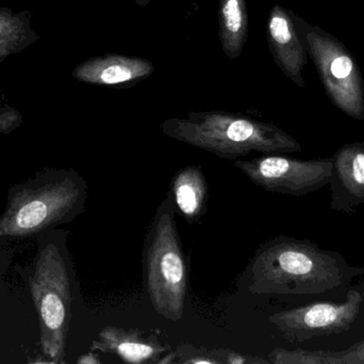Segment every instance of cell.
Wrapping results in <instances>:
<instances>
[{
  "label": "cell",
  "mask_w": 364,
  "mask_h": 364,
  "mask_svg": "<svg viewBox=\"0 0 364 364\" xmlns=\"http://www.w3.org/2000/svg\"><path fill=\"white\" fill-rule=\"evenodd\" d=\"M363 274L339 252L321 249L308 239L278 235L259 246L242 279L252 294L318 295Z\"/></svg>",
  "instance_id": "cell-1"
},
{
  "label": "cell",
  "mask_w": 364,
  "mask_h": 364,
  "mask_svg": "<svg viewBox=\"0 0 364 364\" xmlns=\"http://www.w3.org/2000/svg\"><path fill=\"white\" fill-rule=\"evenodd\" d=\"M166 136L225 160H235L252 152L287 154L301 150L299 141L272 123L228 111H190L159 125Z\"/></svg>",
  "instance_id": "cell-2"
},
{
  "label": "cell",
  "mask_w": 364,
  "mask_h": 364,
  "mask_svg": "<svg viewBox=\"0 0 364 364\" xmlns=\"http://www.w3.org/2000/svg\"><path fill=\"white\" fill-rule=\"evenodd\" d=\"M87 196V182L73 169L50 170L14 186L0 216V239L72 222L85 209Z\"/></svg>",
  "instance_id": "cell-3"
},
{
  "label": "cell",
  "mask_w": 364,
  "mask_h": 364,
  "mask_svg": "<svg viewBox=\"0 0 364 364\" xmlns=\"http://www.w3.org/2000/svg\"><path fill=\"white\" fill-rule=\"evenodd\" d=\"M174 203L168 194L156 212L143 250L144 282L154 310L170 322L184 314L188 267L177 230Z\"/></svg>",
  "instance_id": "cell-4"
},
{
  "label": "cell",
  "mask_w": 364,
  "mask_h": 364,
  "mask_svg": "<svg viewBox=\"0 0 364 364\" xmlns=\"http://www.w3.org/2000/svg\"><path fill=\"white\" fill-rule=\"evenodd\" d=\"M30 291L40 320L43 352L53 364L65 363L72 320V284L68 259L57 244L49 241L41 246Z\"/></svg>",
  "instance_id": "cell-5"
},
{
  "label": "cell",
  "mask_w": 364,
  "mask_h": 364,
  "mask_svg": "<svg viewBox=\"0 0 364 364\" xmlns=\"http://www.w3.org/2000/svg\"><path fill=\"white\" fill-rule=\"evenodd\" d=\"M292 16L331 102L348 117L363 120V78L350 51L322 28L310 25L293 12Z\"/></svg>",
  "instance_id": "cell-6"
},
{
  "label": "cell",
  "mask_w": 364,
  "mask_h": 364,
  "mask_svg": "<svg viewBox=\"0 0 364 364\" xmlns=\"http://www.w3.org/2000/svg\"><path fill=\"white\" fill-rule=\"evenodd\" d=\"M233 166L255 185L269 192L301 197L328 185L333 157L304 160L282 154H263L252 160H233Z\"/></svg>",
  "instance_id": "cell-7"
},
{
  "label": "cell",
  "mask_w": 364,
  "mask_h": 364,
  "mask_svg": "<svg viewBox=\"0 0 364 364\" xmlns=\"http://www.w3.org/2000/svg\"><path fill=\"white\" fill-rule=\"evenodd\" d=\"M363 296L350 290L344 303H314L272 314L269 322L290 343L339 335L352 328L360 313Z\"/></svg>",
  "instance_id": "cell-8"
},
{
  "label": "cell",
  "mask_w": 364,
  "mask_h": 364,
  "mask_svg": "<svg viewBox=\"0 0 364 364\" xmlns=\"http://www.w3.org/2000/svg\"><path fill=\"white\" fill-rule=\"evenodd\" d=\"M267 38L274 61L297 87L306 85L304 66L307 64V49L301 41L292 11L274 4L267 17Z\"/></svg>",
  "instance_id": "cell-9"
},
{
  "label": "cell",
  "mask_w": 364,
  "mask_h": 364,
  "mask_svg": "<svg viewBox=\"0 0 364 364\" xmlns=\"http://www.w3.org/2000/svg\"><path fill=\"white\" fill-rule=\"evenodd\" d=\"M155 70V66L144 58L105 53L78 64L73 76L87 85L126 89L149 78Z\"/></svg>",
  "instance_id": "cell-10"
},
{
  "label": "cell",
  "mask_w": 364,
  "mask_h": 364,
  "mask_svg": "<svg viewBox=\"0 0 364 364\" xmlns=\"http://www.w3.org/2000/svg\"><path fill=\"white\" fill-rule=\"evenodd\" d=\"M331 207L333 211H355L364 204V142L348 143L333 157Z\"/></svg>",
  "instance_id": "cell-11"
},
{
  "label": "cell",
  "mask_w": 364,
  "mask_h": 364,
  "mask_svg": "<svg viewBox=\"0 0 364 364\" xmlns=\"http://www.w3.org/2000/svg\"><path fill=\"white\" fill-rule=\"evenodd\" d=\"M91 348L134 364L157 363L171 350L170 345L162 343L153 333L117 326L105 327Z\"/></svg>",
  "instance_id": "cell-12"
},
{
  "label": "cell",
  "mask_w": 364,
  "mask_h": 364,
  "mask_svg": "<svg viewBox=\"0 0 364 364\" xmlns=\"http://www.w3.org/2000/svg\"><path fill=\"white\" fill-rule=\"evenodd\" d=\"M170 197L175 209L188 224L199 222L207 212L209 188L200 166H186L171 182Z\"/></svg>",
  "instance_id": "cell-13"
},
{
  "label": "cell",
  "mask_w": 364,
  "mask_h": 364,
  "mask_svg": "<svg viewBox=\"0 0 364 364\" xmlns=\"http://www.w3.org/2000/svg\"><path fill=\"white\" fill-rule=\"evenodd\" d=\"M248 10L246 0L218 1V38L223 53L235 60L243 53L248 38Z\"/></svg>",
  "instance_id": "cell-14"
},
{
  "label": "cell",
  "mask_w": 364,
  "mask_h": 364,
  "mask_svg": "<svg viewBox=\"0 0 364 364\" xmlns=\"http://www.w3.org/2000/svg\"><path fill=\"white\" fill-rule=\"evenodd\" d=\"M38 40L29 11L14 12L0 6V63Z\"/></svg>",
  "instance_id": "cell-15"
},
{
  "label": "cell",
  "mask_w": 364,
  "mask_h": 364,
  "mask_svg": "<svg viewBox=\"0 0 364 364\" xmlns=\"http://www.w3.org/2000/svg\"><path fill=\"white\" fill-rule=\"evenodd\" d=\"M228 350L220 348H194L179 346L173 354L161 357L158 364H222L226 363Z\"/></svg>",
  "instance_id": "cell-16"
},
{
  "label": "cell",
  "mask_w": 364,
  "mask_h": 364,
  "mask_svg": "<svg viewBox=\"0 0 364 364\" xmlns=\"http://www.w3.org/2000/svg\"><path fill=\"white\" fill-rule=\"evenodd\" d=\"M267 360L275 364H341L338 352L275 348L269 353Z\"/></svg>",
  "instance_id": "cell-17"
},
{
  "label": "cell",
  "mask_w": 364,
  "mask_h": 364,
  "mask_svg": "<svg viewBox=\"0 0 364 364\" xmlns=\"http://www.w3.org/2000/svg\"><path fill=\"white\" fill-rule=\"evenodd\" d=\"M338 355L341 364H364V340L343 352H338Z\"/></svg>",
  "instance_id": "cell-18"
},
{
  "label": "cell",
  "mask_w": 364,
  "mask_h": 364,
  "mask_svg": "<svg viewBox=\"0 0 364 364\" xmlns=\"http://www.w3.org/2000/svg\"><path fill=\"white\" fill-rule=\"evenodd\" d=\"M21 118L17 111L10 107L0 110V132H9L21 124Z\"/></svg>",
  "instance_id": "cell-19"
},
{
  "label": "cell",
  "mask_w": 364,
  "mask_h": 364,
  "mask_svg": "<svg viewBox=\"0 0 364 364\" xmlns=\"http://www.w3.org/2000/svg\"><path fill=\"white\" fill-rule=\"evenodd\" d=\"M77 363L78 364H100L102 363V360H100V356L97 354H94V353L90 352L87 354L82 355V356L79 357L78 360H77Z\"/></svg>",
  "instance_id": "cell-20"
},
{
  "label": "cell",
  "mask_w": 364,
  "mask_h": 364,
  "mask_svg": "<svg viewBox=\"0 0 364 364\" xmlns=\"http://www.w3.org/2000/svg\"><path fill=\"white\" fill-rule=\"evenodd\" d=\"M134 2H136L138 6H149V4H151V0H134Z\"/></svg>",
  "instance_id": "cell-21"
}]
</instances>
